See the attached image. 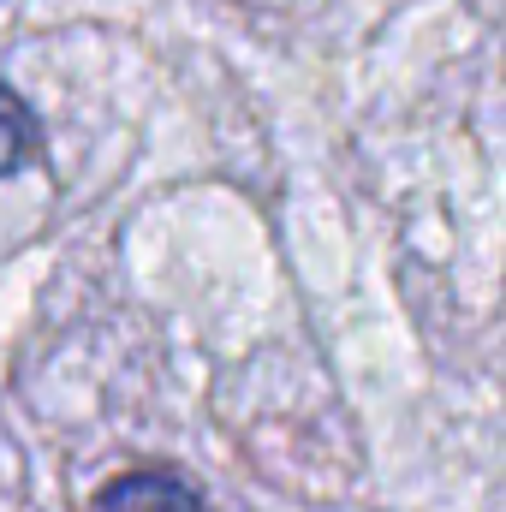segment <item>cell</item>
<instances>
[{
    "instance_id": "1",
    "label": "cell",
    "mask_w": 506,
    "mask_h": 512,
    "mask_svg": "<svg viewBox=\"0 0 506 512\" xmlns=\"http://www.w3.org/2000/svg\"><path fill=\"white\" fill-rule=\"evenodd\" d=\"M96 512H209V507H203V495H197L185 477H173V471H131V477H120V483L102 489Z\"/></svg>"
},
{
    "instance_id": "2",
    "label": "cell",
    "mask_w": 506,
    "mask_h": 512,
    "mask_svg": "<svg viewBox=\"0 0 506 512\" xmlns=\"http://www.w3.org/2000/svg\"><path fill=\"white\" fill-rule=\"evenodd\" d=\"M36 149H42V137H36L30 108L0 84V179H6V173H18L24 161H36Z\"/></svg>"
}]
</instances>
